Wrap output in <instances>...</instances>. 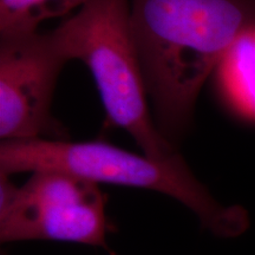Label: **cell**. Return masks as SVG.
<instances>
[{"instance_id":"6da1fadb","label":"cell","mask_w":255,"mask_h":255,"mask_svg":"<svg viewBox=\"0 0 255 255\" xmlns=\"http://www.w3.org/2000/svg\"><path fill=\"white\" fill-rule=\"evenodd\" d=\"M130 21L156 127L176 148L207 79L255 28V0H130Z\"/></svg>"},{"instance_id":"7a4b0ae2","label":"cell","mask_w":255,"mask_h":255,"mask_svg":"<svg viewBox=\"0 0 255 255\" xmlns=\"http://www.w3.org/2000/svg\"><path fill=\"white\" fill-rule=\"evenodd\" d=\"M59 171L97 184L139 188L173 197L219 238H237L250 226L247 210L218 202L182 155L152 158L100 141L31 139L0 143V174Z\"/></svg>"},{"instance_id":"3957f363","label":"cell","mask_w":255,"mask_h":255,"mask_svg":"<svg viewBox=\"0 0 255 255\" xmlns=\"http://www.w3.org/2000/svg\"><path fill=\"white\" fill-rule=\"evenodd\" d=\"M52 32L68 60H81L95 79L108 121L122 129L143 155L177 152L156 127L133 40L130 0H91Z\"/></svg>"},{"instance_id":"277c9868","label":"cell","mask_w":255,"mask_h":255,"mask_svg":"<svg viewBox=\"0 0 255 255\" xmlns=\"http://www.w3.org/2000/svg\"><path fill=\"white\" fill-rule=\"evenodd\" d=\"M0 174V241L53 240L109 250L105 196L97 183L34 171L21 187Z\"/></svg>"},{"instance_id":"5b68a950","label":"cell","mask_w":255,"mask_h":255,"mask_svg":"<svg viewBox=\"0 0 255 255\" xmlns=\"http://www.w3.org/2000/svg\"><path fill=\"white\" fill-rule=\"evenodd\" d=\"M52 32L0 37V139H66L51 115L66 63Z\"/></svg>"},{"instance_id":"8992f818","label":"cell","mask_w":255,"mask_h":255,"mask_svg":"<svg viewBox=\"0 0 255 255\" xmlns=\"http://www.w3.org/2000/svg\"><path fill=\"white\" fill-rule=\"evenodd\" d=\"M219 68L229 100L241 114L255 120V28L235 43Z\"/></svg>"},{"instance_id":"52a82bcc","label":"cell","mask_w":255,"mask_h":255,"mask_svg":"<svg viewBox=\"0 0 255 255\" xmlns=\"http://www.w3.org/2000/svg\"><path fill=\"white\" fill-rule=\"evenodd\" d=\"M91 0H0V37L38 31L43 21L71 13Z\"/></svg>"}]
</instances>
